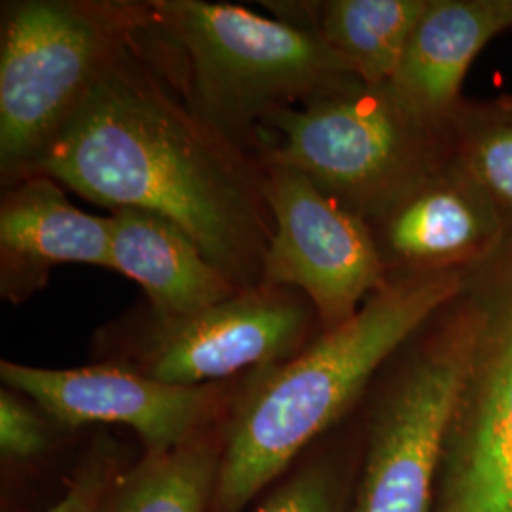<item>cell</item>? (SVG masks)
<instances>
[{
    "label": "cell",
    "instance_id": "1",
    "mask_svg": "<svg viewBox=\"0 0 512 512\" xmlns=\"http://www.w3.org/2000/svg\"><path fill=\"white\" fill-rule=\"evenodd\" d=\"M40 173L110 211L164 217L241 291L262 285L274 238L262 160L202 120L133 42L57 137Z\"/></svg>",
    "mask_w": 512,
    "mask_h": 512
},
{
    "label": "cell",
    "instance_id": "4",
    "mask_svg": "<svg viewBox=\"0 0 512 512\" xmlns=\"http://www.w3.org/2000/svg\"><path fill=\"white\" fill-rule=\"evenodd\" d=\"M150 14V0L2 2V188L40 173L57 137Z\"/></svg>",
    "mask_w": 512,
    "mask_h": 512
},
{
    "label": "cell",
    "instance_id": "14",
    "mask_svg": "<svg viewBox=\"0 0 512 512\" xmlns=\"http://www.w3.org/2000/svg\"><path fill=\"white\" fill-rule=\"evenodd\" d=\"M275 6L277 18L311 31L365 88H385L399 71L429 2L329 0Z\"/></svg>",
    "mask_w": 512,
    "mask_h": 512
},
{
    "label": "cell",
    "instance_id": "19",
    "mask_svg": "<svg viewBox=\"0 0 512 512\" xmlns=\"http://www.w3.org/2000/svg\"><path fill=\"white\" fill-rule=\"evenodd\" d=\"M256 512H336V488L329 471L306 465L279 484Z\"/></svg>",
    "mask_w": 512,
    "mask_h": 512
},
{
    "label": "cell",
    "instance_id": "15",
    "mask_svg": "<svg viewBox=\"0 0 512 512\" xmlns=\"http://www.w3.org/2000/svg\"><path fill=\"white\" fill-rule=\"evenodd\" d=\"M222 423L177 448L145 452L137 465L116 478L101 512H211Z\"/></svg>",
    "mask_w": 512,
    "mask_h": 512
},
{
    "label": "cell",
    "instance_id": "3",
    "mask_svg": "<svg viewBox=\"0 0 512 512\" xmlns=\"http://www.w3.org/2000/svg\"><path fill=\"white\" fill-rule=\"evenodd\" d=\"M150 10L133 46L202 120L255 154L260 129L277 112L365 88L287 19L209 0H150Z\"/></svg>",
    "mask_w": 512,
    "mask_h": 512
},
{
    "label": "cell",
    "instance_id": "2",
    "mask_svg": "<svg viewBox=\"0 0 512 512\" xmlns=\"http://www.w3.org/2000/svg\"><path fill=\"white\" fill-rule=\"evenodd\" d=\"M461 289L456 272L389 281L293 359L239 378L222 423L211 512H241L342 418L378 368Z\"/></svg>",
    "mask_w": 512,
    "mask_h": 512
},
{
    "label": "cell",
    "instance_id": "18",
    "mask_svg": "<svg viewBox=\"0 0 512 512\" xmlns=\"http://www.w3.org/2000/svg\"><path fill=\"white\" fill-rule=\"evenodd\" d=\"M120 475L116 452L99 446L78 469L65 494L46 512H101L105 497Z\"/></svg>",
    "mask_w": 512,
    "mask_h": 512
},
{
    "label": "cell",
    "instance_id": "12",
    "mask_svg": "<svg viewBox=\"0 0 512 512\" xmlns=\"http://www.w3.org/2000/svg\"><path fill=\"white\" fill-rule=\"evenodd\" d=\"M511 25L512 2H429L385 90L408 118L433 124L456 101L476 55Z\"/></svg>",
    "mask_w": 512,
    "mask_h": 512
},
{
    "label": "cell",
    "instance_id": "17",
    "mask_svg": "<svg viewBox=\"0 0 512 512\" xmlns=\"http://www.w3.org/2000/svg\"><path fill=\"white\" fill-rule=\"evenodd\" d=\"M46 412L14 389H0V452L10 461H29L50 444Z\"/></svg>",
    "mask_w": 512,
    "mask_h": 512
},
{
    "label": "cell",
    "instance_id": "9",
    "mask_svg": "<svg viewBox=\"0 0 512 512\" xmlns=\"http://www.w3.org/2000/svg\"><path fill=\"white\" fill-rule=\"evenodd\" d=\"M0 380L63 427L122 425L147 452H165L220 425L238 382L171 385L118 363L42 368L0 363Z\"/></svg>",
    "mask_w": 512,
    "mask_h": 512
},
{
    "label": "cell",
    "instance_id": "10",
    "mask_svg": "<svg viewBox=\"0 0 512 512\" xmlns=\"http://www.w3.org/2000/svg\"><path fill=\"white\" fill-rule=\"evenodd\" d=\"M440 471L437 512H512V294L475 342Z\"/></svg>",
    "mask_w": 512,
    "mask_h": 512
},
{
    "label": "cell",
    "instance_id": "7",
    "mask_svg": "<svg viewBox=\"0 0 512 512\" xmlns=\"http://www.w3.org/2000/svg\"><path fill=\"white\" fill-rule=\"evenodd\" d=\"M262 164L274 219L262 283L300 291L321 330L336 329L389 283L382 255L363 217L298 169L270 160Z\"/></svg>",
    "mask_w": 512,
    "mask_h": 512
},
{
    "label": "cell",
    "instance_id": "5",
    "mask_svg": "<svg viewBox=\"0 0 512 512\" xmlns=\"http://www.w3.org/2000/svg\"><path fill=\"white\" fill-rule=\"evenodd\" d=\"M107 361L171 385L230 382L293 359L323 330L310 300L291 287L258 285L184 315L131 313Z\"/></svg>",
    "mask_w": 512,
    "mask_h": 512
},
{
    "label": "cell",
    "instance_id": "11",
    "mask_svg": "<svg viewBox=\"0 0 512 512\" xmlns=\"http://www.w3.org/2000/svg\"><path fill=\"white\" fill-rule=\"evenodd\" d=\"M110 270V219L69 202L63 186L38 173L4 186L0 200V296L23 304L57 266Z\"/></svg>",
    "mask_w": 512,
    "mask_h": 512
},
{
    "label": "cell",
    "instance_id": "13",
    "mask_svg": "<svg viewBox=\"0 0 512 512\" xmlns=\"http://www.w3.org/2000/svg\"><path fill=\"white\" fill-rule=\"evenodd\" d=\"M110 270L133 279L160 315L205 310L241 293L173 222L143 209L110 213Z\"/></svg>",
    "mask_w": 512,
    "mask_h": 512
},
{
    "label": "cell",
    "instance_id": "6",
    "mask_svg": "<svg viewBox=\"0 0 512 512\" xmlns=\"http://www.w3.org/2000/svg\"><path fill=\"white\" fill-rule=\"evenodd\" d=\"M421 128L385 88H361L277 112L260 129L256 154L298 169L361 217L410 198Z\"/></svg>",
    "mask_w": 512,
    "mask_h": 512
},
{
    "label": "cell",
    "instance_id": "20",
    "mask_svg": "<svg viewBox=\"0 0 512 512\" xmlns=\"http://www.w3.org/2000/svg\"><path fill=\"white\" fill-rule=\"evenodd\" d=\"M478 167L495 194L512 203V129L495 133L482 145Z\"/></svg>",
    "mask_w": 512,
    "mask_h": 512
},
{
    "label": "cell",
    "instance_id": "8",
    "mask_svg": "<svg viewBox=\"0 0 512 512\" xmlns=\"http://www.w3.org/2000/svg\"><path fill=\"white\" fill-rule=\"evenodd\" d=\"M475 338L452 334L406 370L372 427L353 512H433Z\"/></svg>",
    "mask_w": 512,
    "mask_h": 512
},
{
    "label": "cell",
    "instance_id": "16",
    "mask_svg": "<svg viewBox=\"0 0 512 512\" xmlns=\"http://www.w3.org/2000/svg\"><path fill=\"white\" fill-rule=\"evenodd\" d=\"M478 234L471 207L454 192L412 194L393 209L385 238L389 249L408 262H431L461 253Z\"/></svg>",
    "mask_w": 512,
    "mask_h": 512
}]
</instances>
